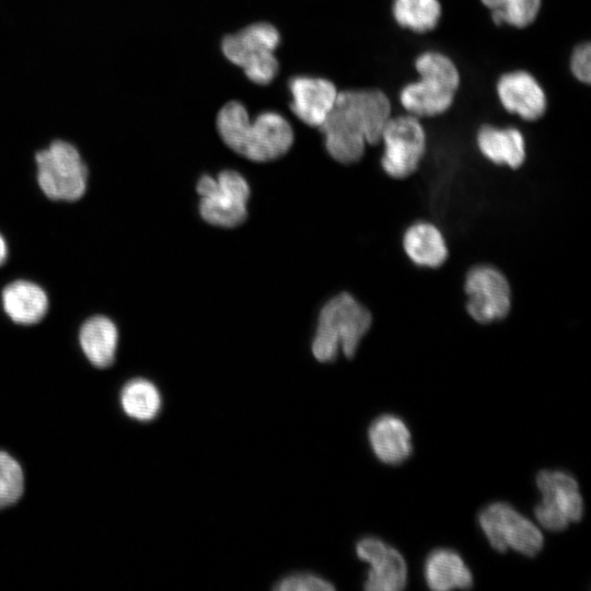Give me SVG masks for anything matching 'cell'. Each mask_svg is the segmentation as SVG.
<instances>
[{
    "instance_id": "1",
    "label": "cell",
    "mask_w": 591,
    "mask_h": 591,
    "mask_svg": "<svg viewBox=\"0 0 591 591\" xmlns=\"http://www.w3.org/2000/svg\"><path fill=\"white\" fill-rule=\"evenodd\" d=\"M390 118L391 103L381 90L338 92L333 108L320 126L327 152L344 164L359 161L366 144L381 141Z\"/></svg>"
},
{
    "instance_id": "2",
    "label": "cell",
    "mask_w": 591,
    "mask_h": 591,
    "mask_svg": "<svg viewBox=\"0 0 591 591\" xmlns=\"http://www.w3.org/2000/svg\"><path fill=\"white\" fill-rule=\"evenodd\" d=\"M216 123L223 142L234 152L255 162L280 158L293 142V130L283 116L276 112H264L252 121L245 106L237 101L223 105Z\"/></svg>"
},
{
    "instance_id": "3",
    "label": "cell",
    "mask_w": 591,
    "mask_h": 591,
    "mask_svg": "<svg viewBox=\"0 0 591 591\" xmlns=\"http://www.w3.org/2000/svg\"><path fill=\"white\" fill-rule=\"evenodd\" d=\"M371 323L369 310L351 294L334 297L320 313L312 341L313 356L321 362L333 361L339 351L347 358L354 357Z\"/></svg>"
},
{
    "instance_id": "4",
    "label": "cell",
    "mask_w": 591,
    "mask_h": 591,
    "mask_svg": "<svg viewBox=\"0 0 591 591\" xmlns=\"http://www.w3.org/2000/svg\"><path fill=\"white\" fill-rule=\"evenodd\" d=\"M420 80L407 84L399 94L402 105L416 117H431L447 112L460 85L453 61L437 51L421 54L415 62Z\"/></svg>"
},
{
    "instance_id": "5",
    "label": "cell",
    "mask_w": 591,
    "mask_h": 591,
    "mask_svg": "<svg viewBox=\"0 0 591 591\" xmlns=\"http://www.w3.org/2000/svg\"><path fill=\"white\" fill-rule=\"evenodd\" d=\"M280 42L277 28L267 22L253 23L223 37L221 49L232 63L241 67L254 83L268 84L278 73L275 50Z\"/></svg>"
},
{
    "instance_id": "6",
    "label": "cell",
    "mask_w": 591,
    "mask_h": 591,
    "mask_svg": "<svg viewBox=\"0 0 591 591\" xmlns=\"http://www.w3.org/2000/svg\"><path fill=\"white\" fill-rule=\"evenodd\" d=\"M37 182L51 199L73 201L85 192L88 169L78 149L65 140H54L35 154Z\"/></svg>"
},
{
    "instance_id": "7",
    "label": "cell",
    "mask_w": 591,
    "mask_h": 591,
    "mask_svg": "<svg viewBox=\"0 0 591 591\" xmlns=\"http://www.w3.org/2000/svg\"><path fill=\"white\" fill-rule=\"evenodd\" d=\"M478 524L490 546L500 553L513 549L533 557L544 546L541 529L508 502L487 505L478 514Z\"/></svg>"
},
{
    "instance_id": "8",
    "label": "cell",
    "mask_w": 591,
    "mask_h": 591,
    "mask_svg": "<svg viewBox=\"0 0 591 591\" xmlns=\"http://www.w3.org/2000/svg\"><path fill=\"white\" fill-rule=\"evenodd\" d=\"M535 480L542 499L534 508V515L543 529L559 532L581 520L583 499L578 482L570 473L542 470Z\"/></svg>"
},
{
    "instance_id": "9",
    "label": "cell",
    "mask_w": 591,
    "mask_h": 591,
    "mask_svg": "<svg viewBox=\"0 0 591 591\" xmlns=\"http://www.w3.org/2000/svg\"><path fill=\"white\" fill-rule=\"evenodd\" d=\"M197 193L200 216L208 223L232 228L245 220L250 186L240 173L227 170L216 178L204 175L197 183Z\"/></svg>"
},
{
    "instance_id": "10",
    "label": "cell",
    "mask_w": 591,
    "mask_h": 591,
    "mask_svg": "<svg viewBox=\"0 0 591 591\" xmlns=\"http://www.w3.org/2000/svg\"><path fill=\"white\" fill-rule=\"evenodd\" d=\"M381 141L384 143L381 165L389 176L405 178L417 170L426 151V134L418 117H391Z\"/></svg>"
},
{
    "instance_id": "11",
    "label": "cell",
    "mask_w": 591,
    "mask_h": 591,
    "mask_svg": "<svg viewBox=\"0 0 591 591\" xmlns=\"http://www.w3.org/2000/svg\"><path fill=\"white\" fill-rule=\"evenodd\" d=\"M466 309L473 320L489 324L507 316L511 289L506 276L495 267H473L465 278Z\"/></svg>"
},
{
    "instance_id": "12",
    "label": "cell",
    "mask_w": 591,
    "mask_h": 591,
    "mask_svg": "<svg viewBox=\"0 0 591 591\" xmlns=\"http://www.w3.org/2000/svg\"><path fill=\"white\" fill-rule=\"evenodd\" d=\"M356 554L370 566L363 587L368 591H398L407 583V565L402 554L383 540L366 536L356 544Z\"/></svg>"
},
{
    "instance_id": "13",
    "label": "cell",
    "mask_w": 591,
    "mask_h": 591,
    "mask_svg": "<svg viewBox=\"0 0 591 591\" xmlns=\"http://www.w3.org/2000/svg\"><path fill=\"white\" fill-rule=\"evenodd\" d=\"M497 94L509 113L525 120H536L546 111V95L529 72L518 70L502 74L497 82Z\"/></svg>"
},
{
    "instance_id": "14",
    "label": "cell",
    "mask_w": 591,
    "mask_h": 591,
    "mask_svg": "<svg viewBox=\"0 0 591 591\" xmlns=\"http://www.w3.org/2000/svg\"><path fill=\"white\" fill-rule=\"evenodd\" d=\"M292 113L304 124L320 127L334 106L337 89L323 78L296 77L289 82Z\"/></svg>"
},
{
    "instance_id": "15",
    "label": "cell",
    "mask_w": 591,
    "mask_h": 591,
    "mask_svg": "<svg viewBox=\"0 0 591 591\" xmlns=\"http://www.w3.org/2000/svg\"><path fill=\"white\" fill-rule=\"evenodd\" d=\"M368 441L376 459L389 465L402 464L413 452L407 425L401 417L392 414L381 415L371 422Z\"/></svg>"
},
{
    "instance_id": "16",
    "label": "cell",
    "mask_w": 591,
    "mask_h": 591,
    "mask_svg": "<svg viewBox=\"0 0 591 591\" xmlns=\"http://www.w3.org/2000/svg\"><path fill=\"white\" fill-rule=\"evenodd\" d=\"M424 577L431 590L447 591L468 589L473 575L462 556L451 548H436L428 554L424 565Z\"/></svg>"
},
{
    "instance_id": "17",
    "label": "cell",
    "mask_w": 591,
    "mask_h": 591,
    "mask_svg": "<svg viewBox=\"0 0 591 591\" xmlns=\"http://www.w3.org/2000/svg\"><path fill=\"white\" fill-rule=\"evenodd\" d=\"M476 139L480 153L496 164L518 169L525 160L524 138L515 128L486 125L478 130Z\"/></svg>"
},
{
    "instance_id": "18",
    "label": "cell",
    "mask_w": 591,
    "mask_h": 591,
    "mask_svg": "<svg viewBox=\"0 0 591 591\" xmlns=\"http://www.w3.org/2000/svg\"><path fill=\"white\" fill-rule=\"evenodd\" d=\"M2 303L10 318L20 324L37 323L48 309L45 291L25 280L9 283L2 292Z\"/></svg>"
},
{
    "instance_id": "19",
    "label": "cell",
    "mask_w": 591,
    "mask_h": 591,
    "mask_svg": "<svg viewBox=\"0 0 591 591\" xmlns=\"http://www.w3.org/2000/svg\"><path fill=\"white\" fill-rule=\"evenodd\" d=\"M403 247L409 259L421 267H439L448 257L442 233L428 222L410 225L404 234Z\"/></svg>"
},
{
    "instance_id": "20",
    "label": "cell",
    "mask_w": 591,
    "mask_h": 591,
    "mask_svg": "<svg viewBox=\"0 0 591 591\" xmlns=\"http://www.w3.org/2000/svg\"><path fill=\"white\" fill-rule=\"evenodd\" d=\"M81 348L90 360L96 367L105 368L113 363L118 333L115 324L105 316H93L89 318L81 327L79 334Z\"/></svg>"
},
{
    "instance_id": "21",
    "label": "cell",
    "mask_w": 591,
    "mask_h": 591,
    "mask_svg": "<svg viewBox=\"0 0 591 591\" xmlns=\"http://www.w3.org/2000/svg\"><path fill=\"white\" fill-rule=\"evenodd\" d=\"M120 404L127 416L139 421H150L161 410L162 396L149 380L134 379L123 387Z\"/></svg>"
},
{
    "instance_id": "22",
    "label": "cell",
    "mask_w": 591,
    "mask_h": 591,
    "mask_svg": "<svg viewBox=\"0 0 591 591\" xmlns=\"http://www.w3.org/2000/svg\"><path fill=\"white\" fill-rule=\"evenodd\" d=\"M392 11L398 25L416 33L432 31L441 16L438 0H393Z\"/></svg>"
},
{
    "instance_id": "23",
    "label": "cell",
    "mask_w": 591,
    "mask_h": 591,
    "mask_svg": "<svg viewBox=\"0 0 591 591\" xmlns=\"http://www.w3.org/2000/svg\"><path fill=\"white\" fill-rule=\"evenodd\" d=\"M491 12L493 21L523 28L532 24L541 9V0H482Z\"/></svg>"
},
{
    "instance_id": "24",
    "label": "cell",
    "mask_w": 591,
    "mask_h": 591,
    "mask_svg": "<svg viewBox=\"0 0 591 591\" xmlns=\"http://www.w3.org/2000/svg\"><path fill=\"white\" fill-rule=\"evenodd\" d=\"M24 477L16 460L0 451V509L15 503L23 493Z\"/></svg>"
},
{
    "instance_id": "25",
    "label": "cell",
    "mask_w": 591,
    "mask_h": 591,
    "mask_svg": "<svg viewBox=\"0 0 591 591\" xmlns=\"http://www.w3.org/2000/svg\"><path fill=\"white\" fill-rule=\"evenodd\" d=\"M278 591H332L327 579L311 572H294L282 577L274 587Z\"/></svg>"
},
{
    "instance_id": "26",
    "label": "cell",
    "mask_w": 591,
    "mask_h": 591,
    "mask_svg": "<svg viewBox=\"0 0 591 591\" xmlns=\"http://www.w3.org/2000/svg\"><path fill=\"white\" fill-rule=\"evenodd\" d=\"M570 70L575 78L586 84L591 81V47L589 43L575 48L570 58Z\"/></svg>"
},
{
    "instance_id": "27",
    "label": "cell",
    "mask_w": 591,
    "mask_h": 591,
    "mask_svg": "<svg viewBox=\"0 0 591 591\" xmlns=\"http://www.w3.org/2000/svg\"><path fill=\"white\" fill-rule=\"evenodd\" d=\"M7 257V244L4 239L0 235V265L4 262Z\"/></svg>"
}]
</instances>
